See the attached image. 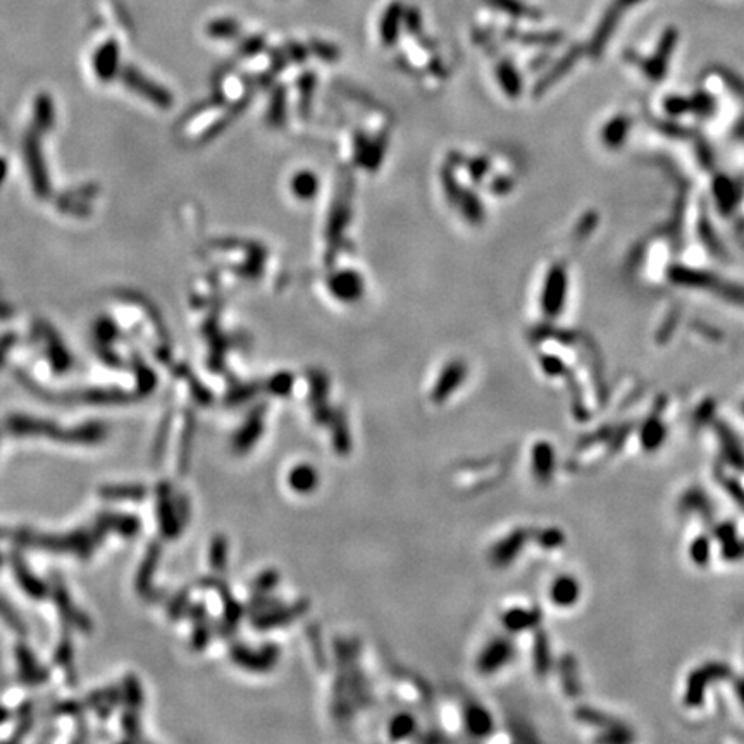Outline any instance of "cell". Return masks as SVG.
<instances>
[{"mask_svg": "<svg viewBox=\"0 0 744 744\" xmlns=\"http://www.w3.org/2000/svg\"><path fill=\"white\" fill-rule=\"evenodd\" d=\"M311 49L324 61H336L340 57V50L331 44H326L323 40H313Z\"/></svg>", "mask_w": 744, "mask_h": 744, "instance_id": "7", "label": "cell"}, {"mask_svg": "<svg viewBox=\"0 0 744 744\" xmlns=\"http://www.w3.org/2000/svg\"><path fill=\"white\" fill-rule=\"evenodd\" d=\"M484 715H486V713L481 712V710H474V712L471 713V717H469V727L472 729V733H476V734H483V733H486L488 725L484 724V722H488V720H486V718H483Z\"/></svg>", "mask_w": 744, "mask_h": 744, "instance_id": "11", "label": "cell"}, {"mask_svg": "<svg viewBox=\"0 0 744 744\" xmlns=\"http://www.w3.org/2000/svg\"><path fill=\"white\" fill-rule=\"evenodd\" d=\"M461 202H462V211H463V214H466L467 219H469L471 223H479L481 217H483V207H481L479 200L471 193L469 195L462 193Z\"/></svg>", "mask_w": 744, "mask_h": 744, "instance_id": "6", "label": "cell"}, {"mask_svg": "<svg viewBox=\"0 0 744 744\" xmlns=\"http://www.w3.org/2000/svg\"><path fill=\"white\" fill-rule=\"evenodd\" d=\"M443 178H445L443 179V185H445V191H446V195H448V198L451 200V202H458V200H461L462 191H461V188H458L457 181H455L453 174H451L450 171H445Z\"/></svg>", "mask_w": 744, "mask_h": 744, "instance_id": "9", "label": "cell"}, {"mask_svg": "<svg viewBox=\"0 0 744 744\" xmlns=\"http://www.w3.org/2000/svg\"><path fill=\"white\" fill-rule=\"evenodd\" d=\"M463 372H466V369H463V366L461 362L450 363V366L445 369V372H443L434 396H436V398H445L446 395H450L451 390L457 388L458 383L463 379Z\"/></svg>", "mask_w": 744, "mask_h": 744, "instance_id": "3", "label": "cell"}, {"mask_svg": "<svg viewBox=\"0 0 744 744\" xmlns=\"http://www.w3.org/2000/svg\"><path fill=\"white\" fill-rule=\"evenodd\" d=\"M316 483H317V474L313 472L311 466H298L291 471L290 484L293 490L307 493L316 488Z\"/></svg>", "mask_w": 744, "mask_h": 744, "instance_id": "5", "label": "cell"}, {"mask_svg": "<svg viewBox=\"0 0 744 744\" xmlns=\"http://www.w3.org/2000/svg\"><path fill=\"white\" fill-rule=\"evenodd\" d=\"M411 727H412L411 718H408L407 715H402V717L396 720V724L393 725L391 733L395 738H403V735H407L408 733H411Z\"/></svg>", "mask_w": 744, "mask_h": 744, "instance_id": "13", "label": "cell"}, {"mask_svg": "<svg viewBox=\"0 0 744 744\" xmlns=\"http://www.w3.org/2000/svg\"><path fill=\"white\" fill-rule=\"evenodd\" d=\"M488 2H490L491 6L498 7V9H501V11L510 12V14H521V12H526V7H522L519 2H516V0H488Z\"/></svg>", "mask_w": 744, "mask_h": 744, "instance_id": "12", "label": "cell"}, {"mask_svg": "<svg viewBox=\"0 0 744 744\" xmlns=\"http://www.w3.org/2000/svg\"><path fill=\"white\" fill-rule=\"evenodd\" d=\"M498 76L501 79V85H503L505 90H507V91L516 90L517 79H516V73H513L512 66L501 64L500 69H498Z\"/></svg>", "mask_w": 744, "mask_h": 744, "instance_id": "10", "label": "cell"}, {"mask_svg": "<svg viewBox=\"0 0 744 744\" xmlns=\"http://www.w3.org/2000/svg\"><path fill=\"white\" fill-rule=\"evenodd\" d=\"M329 290L343 302H355L363 293L362 278L352 271H341L329 279Z\"/></svg>", "mask_w": 744, "mask_h": 744, "instance_id": "1", "label": "cell"}, {"mask_svg": "<svg viewBox=\"0 0 744 744\" xmlns=\"http://www.w3.org/2000/svg\"><path fill=\"white\" fill-rule=\"evenodd\" d=\"M403 14L405 9L400 0L391 2L390 6L386 7V11H384L381 23H379V33H381L383 45H386V47H393V45L396 44V40H398L400 24H402L403 21Z\"/></svg>", "mask_w": 744, "mask_h": 744, "instance_id": "2", "label": "cell"}, {"mask_svg": "<svg viewBox=\"0 0 744 744\" xmlns=\"http://www.w3.org/2000/svg\"><path fill=\"white\" fill-rule=\"evenodd\" d=\"M288 50H290V56L293 57L295 61H305V54H307V50H305L302 45L298 44H290V47H288Z\"/></svg>", "mask_w": 744, "mask_h": 744, "instance_id": "14", "label": "cell"}, {"mask_svg": "<svg viewBox=\"0 0 744 744\" xmlns=\"http://www.w3.org/2000/svg\"><path fill=\"white\" fill-rule=\"evenodd\" d=\"M403 21H405V26H407L408 31L413 33V35H419L421 26H422V18H421L419 9L412 7V9L405 11Z\"/></svg>", "mask_w": 744, "mask_h": 744, "instance_id": "8", "label": "cell"}, {"mask_svg": "<svg viewBox=\"0 0 744 744\" xmlns=\"http://www.w3.org/2000/svg\"><path fill=\"white\" fill-rule=\"evenodd\" d=\"M291 188H293V193L298 198L308 200L316 195L317 188H319V181H317L316 174H312L311 171H302V173L295 174L293 181H291Z\"/></svg>", "mask_w": 744, "mask_h": 744, "instance_id": "4", "label": "cell"}]
</instances>
